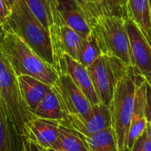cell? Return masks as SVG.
<instances>
[{
	"instance_id": "cell-34",
	"label": "cell",
	"mask_w": 151,
	"mask_h": 151,
	"mask_svg": "<svg viewBox=\"0 0 151 151\" xmlns=\"http://www.w3.org/2000/svg\"><path fill=\"white\" fill-rule=\"evenodd\" d=\"M150 2H151V0H150Z\"/></svg>"
},
{
	"instance_id": "cell-4",
	"label": "cell",
	"mask_w": 151,
	"mask_h": 151,
	"mask_svg": "<svg viewBox=\"0 0 151 151\" xmlns=\"http://www.w3.org/2000/svg\"><path fill=\"white\" fill-rule=\"evenodd\" d=\"M142 78L144 77L140 75L132 66H129L118 83L109 107L111 115V127L116 136L119 151H127L135 94L138 84Z\"/></svg>"
},
{
	"instance_id": "cell-21",
	"label": "cell",
	"mask_w": 151,
	"mask_h": 151,
	"mask_svg": "<svg viewBox=\"0 0 151 151\" xmlns=\"http://www.w3.org/2000/svg\"><path fill=\"white\" fill-rule=\"evenodd\" d=\"M81 137L88 151H119L112 127L106 128L89 136Z\"/></svg>"
},
{
	"instance_id": "cell-6",
	"label": "cell",
	"mask_w": 151,
	"mask_h": 151,
	"mask_svg": "<svg viewBox=\"0 0 151 151\" xmlns=\"http://www.w3.org/2000/svg\"><path fill=\"white\" fill-rule=\"evenodd\" d=\"M128 65L115 57L102 55L88 67L94 88L100 102L110 107L116 87Z\"/></svg>"
},
{
	"instance_id": "cell-27",
	"label": "cell",
	"mask_w": 151,
	"mask_h": 151,
	"mask_svg": "<svg viewBox=\"0 0 151 151\" xmlns=\"http://www.w3.org/2000/svg\"><path fill=\"white\" fill-rule=\"evenodd\" d=\"M145 136H146V132L134 143V145L131 147V149L127 151H145L144 148H143V142H144Z\"/></svg>"
},
{
	"instance_id": "cell-31",
	"label": "cell",
	"mask_w": 151,
	"mask_h": 151,
	"mask_svg": "<svg viewBox=\"0 0 151 151\" xmlns=\"http://www.w3.org/2000/svg\"><path fill=\"white\" fill-rule=\"evenodd\" d=\"M6 1V3L8 4V5L11 7V9H12V7L13 6V4H14V3H15V1L16 0H5Z\"/></svg>"
},
{
	"instance_id": "cell-15",
	"label": "cell",
	"mask_w": 151,
	"mask_h": 151,
	"mask_svg": "<svg viewBox=\"0 0 151 151\" xmlns=\"http://www.w3.org/2000/svg\"><path fill=\"white\" fill-rule=\"evenodd\" d=\"M17 79L21 98L30 112L53 88L31 76L20 75Z\"/></svg>"
},
{
	"instance_id": "cell-29",
	"label": "cell",
	"mask_w": 151,
	"mask_h": 151,
	"mask_svg": "<svg viewBox=\"0 0 151 151\" xmlns=\"http://www.w3.org/2000/svg\"><path fill=\"white\" fill-rule=\"evenodd\" d=\"M143 148L145 151H151V142L147 137V133H146V136H145L144 142H143Z\"/></svg>"
},
{
	"instance_id": "cell-17",
	"label": "cell",
	"mask_w": 151,
	"mask_h": 151,
	"mask_svg": "<svg viewBox=\"0 0 151 151\" xmlns=\"http://www.w3.org/2000/svg\"><path fill=\"white\" fill-rule=\"evenodd\" d=\"M128 18L140 28L151 46L150 0H127Z\"/></svg>"
},
{
	"instance_id": "cell-24",
	"label": "cell",
	"mask_w": 151,
	"mask_h": 151,
	"mask_svg": "<svg viewBox=\"0 0 151 151\" xmlns=\"http://www.w3.org/2000/svg\"><path fill=\"white\" fill-rule=\"evenodd\" d=\"M146 88V104H145V117L148 124L151 125V79L147 80Z\"/></svg>"
},
{
	"instance_id": "cell-13",
	"label": "cell",
	"mask_w": 151,
	"mask_h": 151,
	"mask_svg": "<svg viewBox=\"0 0 151 151\" xmlns=\"http://www.w3.org/2000/svg\"><path fill=\"white\" fill-rule=\"evenodd\" d=\"M148 81L142 78L138 84L135 98L133 119L127 136V151L131 149L134 143L146 132L147 119L145 117V104H146V88Z\"/></svg>"
},
{
	"instance_id": "cell-22",
	"label": "cell",
	"mask_w": 151,
	"mask_h": 151,
	"mask_svg": "<svg viewBox=\"0 0 151 151\" xmlns=\"http://www.w3.org/2000/svg\"><path fill=\"white\" fill-rule=\"evenodd\" d=\"M102 55L103 53L98 46V43L91 32L89 35L83 39L76 60L88 68Z\"/></svg>"
},
{
	"instance_id": "cell-10",
	"label": "cell",
	"mask_w": 151,
	"mask_h": 151,
	"mask_svg": "<svg viewBox=\"0 0 151 151\" xmlns=\"http://www.w3.org/2000/svg\"><path fill=\"white\" fill-rule=\"evenodd\" d=\"M57 69L60 73L68 74L76 86L83 92L92 105L100 104L94 88L88 68L66 54H61L57 60Z\"/></svg>"
},
{
	"instance_id": "cell-26",
	"label": "cell",
	"mask_w": 151,
	"mask_h": 151,
	"mask_svg": "<svg viewBox=\"0 0 151 151\" xmlns=\"http://www.w3.org/2000/svg\"><path fill=\"white\" fill-rule=\"evenodd\" d=\"M24 144V151H45L44 149L29 139H26L23 142Z\"/></svg>"
},
{
	"instance_id": "cell-19",
	"label": "cell",
	"mask_w": 151,
	"mask_h": 151,
	"mask_svg": "<svg viewBox=\"0 0 151 151\" xmlns=\"http://www.w3.org/2000/svg\"><path fill=\"white\" fill-rule=\"evenodd\" d=\"M52 150L58 151H88L82 137L60 122L58 137Z\"/></svg>"
},
{
	"instance_id": "cell-5",
	"label": "cell",
	"mask_w": 151,
	"mask_h": 151,
	"mask_svg": "<svg viewBox=\"0 0 151 151\" xmlns=\"http://www.w3.org/2000/svg\"><path fill=\"white\" fill-rule=\"evenodd\" d=\"M0 104L23 142L27 138L26 126L33 116L25 105L17 75L0 48Z\"/></svg>"
},
{
	"instance_id": "cell-14",
	"label": "cell",
	"mask_w": 151,
	"mask_h": 151,
	"mask_svg": "<svg viewBox=\"0 0 151 151\" xmlns=\"http://www.w3.org/2000/svg\"><path fill=\"white\" fill-rule=\"evenodd\" d=\"M57 8L64 24L79 33L82 37H87L91 34L84 12L77 0H57Z\"/></svg>"
},
{
	"instance_id": "cell-33",
	"label": "cell",
	"mask_w": 151,
	"mask_h": 151,
	"mask_svg": "<svg viewBox=\"0 0 151 151\" xmlns=\"http://www.w3.org/2000/svg\"><path fill=\"white\" fill-rule=\"evenodd\" d=\"M2 28H3V27H0V30H1V29H2Z\"/></svg>"
},
{
	"instance_id": "cell-7",
	"label": "cell",
	"mask_w": 151,
	"mask_h": 151,
	"mask_svg": "<svg viewBox=\"0 0 151 151\" xmlns=\"http://www.w3.org/2000/svg\"><path fill=\"white\" fill-rule=\"evenodd\" d=\"M53 88L67 115L87 118L91 113L93 105L68 74L60 73Z\"/></svg>"
},
{
	"instance_id": "cell-8",
	"label": "cell",
	"mask_w": 151,
	"mask_h": 151,
	"mask_svg": "<svg viewBox=\"0 0 151 151\" xmlns=\"http://www.w3.org/2000/svg\"><path fill=\"white\" fill-rule=\"evenodd\" d=\"M130 42L132 67L146 80L151 79V46L149 42L130 19H125Z\"/></svg>"
},
{
	"instance_id": "cell-1",
	"label": "cell",
	"mask_w": 151,
	"mask_h": 151,
	"mask_svg": "<svg viewBox=\"0 0 151 151\" xmlns=\"http://www.w3.org/2000/svg\"><path fill=\"white\" fill-rule=\"evenodd\" d=\"M80 5L103 55L115 57L127 65L132 66L130 42L125 19L104 13L101 5Z\"/></svg>"
},
{
	"instance_id": "cell-12",
	"label": "cell",
	"mask_w": 151,
	"mask_h": 151,
	"mask_svg": "<svg viewBox=\"0 0 151 151\" xmlns=\"http://www.w3.org/2000/svg\"><path fill=\"white\" fill-rule=\"evenodd\" d=\"M59 126V121L32 116L26 126L27 139L31 140L42 149H52L58 137Z\"/></svg>"
},
{
	"instance_id": "cell-30",
	"label": "cell",
	"mask_w": 151,
	"mask_h": 151,
	"mask_svg": "<svg viewBox=\"0 0 151 151\" xmlns=\"http://www.w3.org/2000/svg\"><path fill=\"white\" fill-rule=\"evenodd\" d=\"M146 133H147V137L149 138V140L151 142V125H150V124L147 125Z\"/></svg>"
},
{
	"instance_id": "cell-23",
	"label": "cell",
	"mask_w": 151,
	"mask_h": 151,
	"mask_svg": "<svg viewBox=\"0 0 151 151\" xmlns=\"http://www.w3.org/2000/svg\"><path fill=\"white\" fill-rule=\"evenodd\" d=\"M101 8L104 13L124 19L128 18L127 0H103Z\"/></svg>"
},
{
	"instance_id": "cell-11",
	"label": "cell",
	"mask_w": 151,
	"mask_h": 151,
	"mask_svg": "<svg viewBox=\"0 0 151 151\" xmlns=\"http://www.w3.org/2000/svg\"><path fill=\"white\" fill-rule=\"evenodd\" d=\"M56 61L61 54H66L73 59H77V55L82 41V37L79 33L64 24L59 14L56 17L53 26L50 28Z\"/></svg>"
},
{
	"instance_id": "cell-18",
	"label": "cell",
	"mask_w": 151,
	"mask_h": 151,
	"mask_svg": "<svg viewBox=\"0 0 151 151\" xmlns=\"http://www.w3.org/2000/svg\"><path fill=\"white\" fill-rule=\"evenodd\" d=\"M0 151H24L22 138L0 104Z\"/></svg>"
},
{
	"instance_id": "cell-20",
	"label": "cell",
	"mask_w": 151,
	"mask_h": 151,
	"mask_svg": "<svg viewBox=\"0 0 151 151\" xmlns=\"http://www.w3.org/2000/svg\"><path fill=\"white\" fill-rule=\"evenodd\" d=\"M33 14L47 28L53 26L58 13L57 0H24Z\"/></svg>"
},
{
	"instance_id": "cell-28",
	"label": "cell",
	"mask_w": 151,
	"mask_h": 151,
	"mask_svg": "<svg viewBox=\"0 0 151 151\" xmlns=\"http://www.w3.org/2000/svg\"><path fill=\"white\" fill-rule=\"evenodd\" d=\"M80 4L88 5H101L103 0H77Z\"/></svg>"
},
{
	"instance_id": "cell-16",
	"label": "cell",
	"mask_w": 151,
	"mask_h": 151,
	"mask_svg": "<svg viewBox=\"0 0 151 151\" xmlns=\"http://www.w3.org/2000/svg\"><path fill=\"white\" fill-rule=\"evenodd\" d=\"M31 114L36 118L59 122L63 121L67 116L63 104L54 88H52L46 96L31 111Z\"/></svg>"
},
{
	"instance_id": "cell-32",
	"label": "cell",
	"mask_w": 151,
	"mask_h": 151,
	"mask_svg": "<svg viewBox=\"0 0 151 151\" xmlns=\"http://www.w3.org/2000/svg\"><path fill=\"white\" fill-rule=\"evenodd\" d=\"M44 150L45 151H58V150H52V149H48V150H45V149H44Z\"/></svg>"
},
{
	"instance_id": "cell-9",
	"label": "cell",
	"mask_w": 151,
	"mask_h": 151,
	"mask_svg": "<svg viewBox=\"0 0 151 151\" xmlns=\"http://www.w3.org/2000/svg\"><path fill=\"white\" fill-rule=\"evenodd\" d=\"M61 123L76 131L81 136H89L111 127V111L107 105L100 103L93 105L92 111L88 117L81 118L79 116L67 115Z\"/></svg>"
},
{
	"instance_id": "cell-2",
	"label": "cell",
	"mask_w": 151,
	"mask_h": 151,
	"mask_svg": "<svg viewBox=\"0 0 151 151\" xmlns=\"http://www.w3.org/2000/svg\"><path fill=\"white\" fill-rule=\"evenodd\" d=\"M0 48L17 76L34 77L53 87L58 71L41 58L25 42L6 28L0 30Z\"/></svg>"
},
{
	"instance_id": "cell-3",
	"label": "cell",
	"mask_w": 151,
	"mask_h": 151,
	"mask_svg": "<svg viewBox=\"0 0 151 151\" xmlns=\"http://www.w3.org/2000/svg\"><path fill=\"white\" fill-rule=\"evenodd\" d=\"M3 27L19 36L41 58L57 69L50 32L33 14L24 0L15 1Z\"/></svg>"
},
{
	"instance_id": "cell-25",
	"label": "cell",
	"mask_w": 151,
	"mask_h": 151,
	"mask_svg": "<svg viewBox=\"0 0 151 151\" xmlns=\"http://www.w3.org/2000/svg\"><path fill=\"white\" fill-rule=\"evenodd\" d=\"M11 11L12 9L8 5L6 1L0 0V27H3L5 25L6 20L11 14Z\"/></svg>"
}]
</instances>
